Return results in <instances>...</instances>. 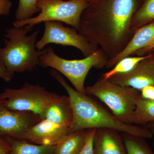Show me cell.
Segmentation results:
<instances>
[{"label":"cell","mask_w":154,"mask_h":154,"mask_svg":"<svg viewBox=\"0 0 154 154\" xmlns=\"http://www.w3.org/2000/svg\"><path fill=\"white\" fill-rule=\"evenodd\" d=\"M10 149L11 146L6 137L0 135V154H8Z\"/></svg>","instance_id":"obj_25"},{"label":"cell","mask_w":154,"mask_h":154,"mask_svg":"<svg viewBox=\"0 0 154 154\" xmlns=\"http://www.w3.org/2000/svg\"><path fill=\"white\" fill-rule=\"evenodd\" d=\"M87 1H88V2H90V1H92V0H87Z\"/></svg>","instance_id":"obj_29"},{"label":"cell","mask_w":154,"mask_h":154,"mask_svg":"<svg viewBox=\"0 0 154 154\" xmlns=\"http://www.w3.org/2000/svg\"><path fill=\"white\" fill-rule=\"evenodd\" d=\"M33 29L27 25L6 29L5 46L0 48V60L12 76L16 72L33 71L39 65L42 52L36 48L39 31L27 35Z\"/></svg>","instance_id":"obj_3"},{"label":"cell","mask_w":154,"mask_h":154,"mask_svg":"<svg viewBox=\"0 0 154 154\" xmlns=\"http://www.w3.org/2000/svg\"><path fill=\"white\" fill-rule=\"evenodd\" d=\"M154 20V0H141L139 8L134 15L131 27L135 31Z\"/></svg>","instance_id":"obj_18"},{"label":"cell","mask_w":154,"mask_h":154,"mask_svg":"<svg viewBox=\"0 0 154 154\" xmlns=\"http://www.w3.org/2000/svg\"><path fill=\"white\" fill-rule=\"evenodd\" d=\"M140 92L142 98L154 101V86H146L142 89Z\"/></svg>","instance_id":"obj_24"},{"label":"cell","mask_w":154,"mask_h":154,"mask_svg":"<svg viewBox=\"0 0 154 154\" xmlns=\"http://www.w3.org/2000/svg\"><path fill=\"white\" fill-rule=\"evenodd\" d=\"M50 74L65 89L69 97L73 113L70 132L93 128H110L145 139L153 137L152 133L144 127L126 124L119 121L113 113L87 94H81L72 88L57 71L52 69Z\"/></svg>","instance_id":"obj_2"},{"label":"cell","mask_w":154,"mask_h":154,"mask_svg":"<svg viewBox=\"0 0 154 154\" xmlns=\"http://www.w3.org/2000/svg\"><path fill=\"white\" fill-rule=\"evenodd\" d=\"M141 3V0H92L82 14L78 32L112 58L134 35L131 22Z\"/></svg>","instance_id":"obj_1"},{"label":"cell","mask_w":154,"mask_h":154,"mask_svg":"<svg viewBox=\"0 0 154 154\" xmlns=\"http://www.w3.org/2000/svg\"><path fill=\"white\" fill-rule=\"evenodd\" d=\"M152 55L139 56L137 57L129 56L122 59L113 67L109 71L102 74V78L107 80L116 75L125 73L130 71L142 61Z\"/></svg>","instance_id":"obj_19"},{"label":"cell","mask_w":154,"mask_h":154,"mask_svg":"<svg viewBox=\"0 0 154 154\" xmlns=\"http://www.w3.org/2000/svg\"><path fill=\"white\" fill-rule=\"evenodd\" d=\"M60 96L45 87L26 82L19 89H5L0 94V104L10 110L32 112L42 119L45 110Z\"/></svg>","instance_id":"obj_6"},{"label":"cell","mask_w":154,"mask_h":154,"mask_svg":"<svg viewBox=\"0 0 154 154\" xmlns=\"http://www.w3.org/2000/svg\"><path fill=\"white\" fill-rule=\"evenodd\" d=\"M12 6L11 0H0V17L8 16L10 14Z\"/></svg>","instance_id":"obj_23"},{"label":"cell","mask_w":154,"mask_h":154,"mask_svg":"<svg viewBox=\"0 0 154 154\" xmlns=\"http://www.w3.org/2000/svg\"><path fill=\"white\" fill-rule=\"evenodd\" d=\"M120 85L140 91L144 87L154 86V59L153 54L138 64L130 71L116 75L107 79Z\"/></svg>","instance_id":"obj_11"},{"label":"cell","mask_w":154,"mask_h":154,"mask_svg":"<svg viewBox=\"0 0 154 154\" xmlns=\"http://www.w3.org/2000/svg\"><path fill=\"white\" fill-rule=\"evenodd\" d=\"M96 129L95 128L88 129L85 143L78 154H94L93 140Z\"/></svg>","instance_id":"obj_22"},{"label":"cell","mask_w":154,"mask_h":154,"mask_svg":"<svg viewBox=\"0 0 154 154\" xmlns=\"http://www.w3.org/2000/svg\"><path fill=\"white\" fill-rule=\"evenodd\" d=\"M42 120L32 112L10 110L0 104V135L18 138Z\"/></svg>","instance_id":"obj_9"},{"label":"cell","mask_w":154,"mask_h":154,"mask_svg":"<svg viewBox=\"0 0 154 154\" xmlns=\"http://www.w3.org/2000/svg\"><path fill=\"white\" fill-rule=\"evenodd\" d=\"M154 45V20L139 28L126 47L121 52L107 61L105 67L113 68L118 62L127 57L137 54L143 56Z\"/></svg>","instance_id":"obj_10"},{"label":"cell","mask_w":154,"mask_h":154,"mask_svg":"<svg viewBox=\"0 0 154 154\" xmlns=\"http://www.w3.org/2000/svg\"><path fill=\"white\" fill-rule=\"evenodd\" d=\"M153 146H154V140H153Z\"/></svg>","instance_id":"obj_30"},{"label":"cell","mask_w":154,"mask_h":154,"mask_svg":"<svg viewBox=\"0 0 154 154\" xmlns=\"http://www.w3.org/2000/svg\"><path fill=\"white\" fill-rule=\"evenodd\" d=\"M122 134V137L127 154H154L144 138Z\"/></svg>","instance_id":"obj_20"},{"label":"cell","mask_w":154,"mask_h":154,"mask_svg":"<svg viewBox=\"0 0 154 154\" xmlns=\"http://www.w3.org/2000/svg\"><path fill=\"white\" fill-rule=\"evenodd\" d=\"M143 126L148 128L152 133L154 137V122H149Z\"/></svg>","instance_id":"obj_27"},{"label":"cell","mask_w":154,"mask_h":154,"mask_svg":"<svg viewBox=\"0 0 154 154\" xmlns=\"http://www.w3.org/2000/svg\"><path fill=\"white\" fill-rule=\"evenodd\" d=\"M87 0H38L37 6L40 13L35 17L22 21H15L14 27L27 25L30 28L42 22L56 21L70 25L77 30L81 17L88 6Z\"/></svg>","instance_id":"obj_7"},{"label":"cell","mask_w":154,"mask_h":154,"mask_svg":"<svg viewBox=\"0 0 154 154\" xmlns=\"http://www.w3.org/2000/svg\"><path fill=\"white\" fill-rule=\"evenodd\" d=\"M6 137L11 146L8 154H53L54 146L41 145L22 139Z\"/></svg>","instance_id":"obj_16"},{"label":"cell","mask_w":154,"mask_h":154,"mask_svg":"<svg viewBox=\"0 0 154 154\" xmlns=\"http://www.w3.org/2000/svg\"><path fill=\"white\" fill-rule=\"evenodd\" d=\"M42 119L69 129L73 120V113L69 97L63 95L45 110Z\"/></svg>","instance_id":"obj_14"},{"label":"cell","mask_w":154,"mask_h":154,"mask_svg":"<svg viewBox=\"0 0 154 154\" xmlns=\"http://www.w3.org/2000/svg\"><path fill=\"white\" fill-rule=\"evenodd\" d=\"M154 122V101L140 96L131 119L130 124L143 126Z\"/></svg>","instance_id":"obj_17"},{"label":"cell","mask_w":154,"mask_h":154,"mask_svg":"<svg viewBox=\"0 0 154 154\" xmlns=\"http://www.w3.org/2000/svg\"><path fill=\"white\" fill-rule=\"evenodd\" d=\"M44 23L43 36L36 44L38 50L41 51L50 44L72 46L79 50L85 57L98 49V46L88 42L75 28L65 27L62 22L56 21L45 22Z\"/></svg>","instance_id":"obj_8"},{"label":"cell","mask_w":154,"mask_h":154,"mask_svg":"<svg viewBox=\"0 0 154 154\" xmlns=\"http://www.w3.org/2000/svg\"><path fill=\"white\" fill-rule=\"evenodd\" d=\"M38 0H19V5L15 14V21L26 20L39 12L37 6Z\"/></svg>","instance_id":"obj_21"},{"label":"cell","mask_w":154,"mask_h":154,"mask_svg":"<svg viewBox=\"0 0 154 154\" xmlns=\"http://www.w3.org/2000/svg\"><path fill=\"white\" fill-rule=\"evenodd\" d=\"M88 129L69 133L54 146L53 154H78L85 143Z\"/></svg>","instance_id":"obj_15"},{"label":"cell","mask_w":154,"mask_h":154,"mask_svg":"<svg viewBox=\"0 0 154 154\" xmlns=\"http://www.w3.org/2000/svg\"><path fill=\"white\" fill-rule=\"evenodd\" d=\"M69 133H70L69 128L43 119L30 127L18 138L36 144L54 146Z\"/></svg>","instance_id":"obj_12"},{"label":"cell","mask_w":154,"mask_h":154,"mask_svg":"<svg viewBox=\"0 0 154 154\" xmlns=\"http://www.w3.org/2000/svg\"><path fill=\"white\" fill-rule=\"evenodd\" d=\"M86 94L95 96L107 105L122 122L131 124L140 91L120 85L101 78L92 85L86 88Z\"/></svg>","instance_id":"obj_5"},{"label":"cell","mask_w":154,"mask_h":154,"mask_svg":"<svg viewBox=\"0 0 154 154\" xmlns=\"http://www.w3.org/2000/svg\"><path fill=\"white\" fill-rule=\"evenodd\" d=\"M39 57V66L43 68H51L63 75L76 91L83 94H87L85 83L91 69L93 67L103 68L109 60L100 48L84 58L72 60L58 56L51 46L43 49Z\"/></svg>","instance_id":"obj_4"},{"label":"cell","mask_w":154,"mask_h":154,"mask_svg":"<svg viewBox=\"0 0 154 154\" xmlns=\"http://www.w3.org/2000/svg\"><path fill=\"white\" fill-rule=\"evenodd\" d=\"M13 77L9 73L5 67L0 60V78L6 82H11Z\"/></svg>","instance_id":"obj_26"},{"label":"cell","mask_w":154,"mask_h":154,"mask_svg":"<svg viewBox=\"0 0 154 154\" xmlns=\"http://www.w3.org/2000/svg\"><path fill=\"white\" fill-rule=\"evenodd\" d=\"M116 130L98 128L94 134V154H127L122 136Z\"/></svg>","instance_id":"obj_13"},{"label":"cell","mask_w":154,"mask_h":154,"mask_svg":"<svg viewBox=\"0 0 154 154\" xmlns=\"http://www.w3.org/2000/svg\"><path fill=\"white\" fill-rule=\"evenodd\" d=\"M154 49V46H153V47L152 48H151V49L150 50V51L152 49Z\"/></svg>","instance_id":"obj_28"}]
</instances>
